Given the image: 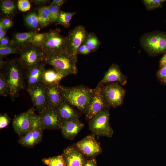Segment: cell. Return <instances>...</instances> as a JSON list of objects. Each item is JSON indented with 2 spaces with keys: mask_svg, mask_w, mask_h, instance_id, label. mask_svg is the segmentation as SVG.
Masks as SVG:
<instances>
[{
  "mask_svg": "<svg viewBox=\"0 0 166 166\" xmlns=\"http://www.w3.org/2000/svg\"><path fill=\"white\" fill-rule=\"evenodd\" d=\"M18 59L6 61L4 67L1 69L9 88V95L14 101L19 95L20 92L25 88L24 70Z\"/></svg>",
  "mask_w": 166,
  "mask_h": 166,
  "instance_id": "6da1fadb",
  "label": "cell"
},
{
  "mask_svg": "<svg viewBox=\"0 0 166 166\" xmlns=\"http://www.w3.org/2000/svg\"><path fill=\"white\" fill-rule=\"evenodd\" d=\"M63 100L85 113L92 99L94 89L83 85L67 87L59 85Z\"/></svg>",
  "mask_w": 166,
  "mask_h": 166,
  "instance_id": "7a4b0ae2",
  "label": "cell"
},
{
  "mask_svg": "<svg viewBox=\"0 0 166 166\" xmlns=\"http://www.w3.org/2000/svg\"><path fill=\"white\" fill-rule=\"evenodd\" d=\"M140 43L150 56L164 54L166 52V32L156 31L145 33L140 38Z\"/></svg>",
  "mask_w": 166,
  "mask_h": 166,
  "instance_id": "3957f363",
  "label": "cell"
},
{
  "mask_svg": "<svg viewBox=\"0 0 166 166\" xmlns=\"http://www.w3.org/2000/svg\"><path fill=\"white\" fill-rule=\"evenodd\" d=\"M77 59L69 55L66 52L45 55L44 61L53 68L67 76L77 73L76 66Z\"/></svg>",
  "mask_w": 166,
  "mask_h": 166,
  "instance_id": "277c9868",
  "label": "cell"
},
{
  "mask_svg": "<svg viewBox=\"0 0 166 166\" xmlns=\"http://www.w3.org/2000/svg\"><path fill=\"white\" fill-rule=\"evenodd\" d=\"M58 28L50 29L45 39L40 47L45 55L65 52L66 47V38L61 35Z\"/></svg>",
  "mask_w": 166,
  "mask_h": 166,
  "instance_id": "5b68a950",
  "label": "cell"
},
{
  "mask_svg": "<svg viewBox=\"0 0 166 166\" xmlns=\"http://www.w3.org/2000/svg\"><path fill=\"white\" fill-rule=\"evenodd\" d=\"M109 110L101 112L89 120V128L93 135L112 137L114 131L109 124Z\"/></svg>",
  "mask_w": 166,
  "mask_h": 166,
  "instance_id": "8992f818",
  "label": "cell"
},
{
  "mask_svg": "<svg viewBox=\"0 0 166 166\" xmlns=\"http://www.w3.org/2000/svg\"><path fill=\"white\" fill-rule=\"evenodd\" d=\"M18 61L25 70L44 61L45 54L40 47L31 43L21 49Z\"/></svg>",
  "mask_w": 166,
  "mask_h": 166,
  "instance_id": "52a82bcc",
  "label": "cell"
},
{
  "mask_svg": "<svg viewBox=\"0 0 166 166\" xmlns=\"http://www.w3.org/2000/svg\"><path fill=\"white\" fill-rule=\"evenodd\" d=\"M88 33L85 28L81 25H78L70 30L66 36V53L77 58L78 49L84 43Z\"/></svg>",
  "mask_w": 166,
  "mask_h": 166,
  "instance_id": "ba28073f",
  "label": "cell"
},
{
  "mask_svg": "<svg viewBox=\"0 0 166 166\" xmlns=\"http://www.w3.org/2000/svg\"><path fill=\"white\" fill-rule=\"evenodd\" d=\"M110 107L101 86L98 85L94 89L92 99L85 113V118L89 121L101 112L109 109Z\"/></svg>",
  "mask_w": 166,
  "mask_h": 166,
  "instance_id": "9c48e42d",
  "label": "cell"
},
{
  "mask_svg": "<svg viewBox=\"0 0 166 166\" xmlns=\"http://www.w3.org/2000/svg\"><path fill=\"white\" fill-rule=\"evenodd\" d=\"M34 113V109L32 108L13 119L12 124L16 133L22 136L29 131L36 129Z\"/></svg>",
  "mask_w": 166,
  "mask_h": 166,
  "instance_id": "30bf717a",
  "label": "cell"
},
{
  "mask_svg": "<svg viewBox=\"0 0 166 166\" xmlns=\"http://www.w3.org/2000/svg\"><path fill=\"white\" fill-rule=\"evenodd\" d=\"M101 86L111 107L115 108L122 104L126 90L122 85L117 82H113Z\"/></svg>",
  "mask_w": 166,
  "mask_h": 166,
  "instance_id": "8fae6325",
  "label": "cell"
},
{
  "mask_svg": "<svg viewBox=\"0 0 166 166\" xmlns=\"http://www.w3.org/2000/svg\"><path fill=\"white\" fill-rule=\"evenodd\" d=\"M93 135H88L73 144L85 156L91 158L102 152L100 145Z\"/></svg>",
  "mask_w": 166,
  "mask_h": 166,
  "instance_id": "7c38bea8",
  "label": "cell"
},
{
  "mask_svg": "<svg viewBox=\"0 0 166 166\" xmlns=\"http://www.w3.org/2000/svg\"><path fill=\"white\" fill-rule=\"evenodd\" d=\"M39 115L43 130L61 129L63 123L54 108L47 105Z\"/></svg>",
  "mask_w": 166,
  "mask_h": 166,
  "instance_id": "4fadbf2b",
  "label": "cell"
},
{
  "mask_svg": "<svg viewBox=\"0 0 166 166\" xmlns=\"http://www.w3.org/2000/svg\"><path fill=\"white\" fill-rule=\"evenodd\" d=\"M34 106L39 114L47 105L46 86L42 82L27 88Z\"/></svg>",
  "mask_w": 166,
  "mask_h": 166,
  "instance_id": "5bb4252c",
  "label": "cell"
},
{
  "mask_svg": "<svg viewBox=\"0 0 166 166\" xmlns=\"http://www.w3.org/2000/svg\"><path fill=\"white\" fill-rule=\"evenodd\" d=\"M65 166H84L87 160L74 145L65 149L61 154Z\"/></svg>",
  "mask_w": 166,
  "mask_h": 166,
  "instance_id": "9a60e30c",
  "label": "cell"
},
{
  "mask_svg": "<svg viewBox=\"0 0 166 166\" xmlns=\"http://www.w3.org/2000/svg\"><path fill=\"white\" fill-rule=\"evenodd\" d=\"M127 77L121 72L119 67L116 64H112L105 74L98 85H103L108 84L117 82L124 85L127 82Z\"/></svg>",
  "mask_w": 166,
  "mask_h": 166,
  "instance_id": "2e32d148",
  "label": "cell"
},
{
  "mask_svg": "<svg viewBox=\"0 0 166 166\" xmlns=\"http://www.w3.org/2000/svg\"><path fill=\"white\" fill-rule=\"evenodd\" d=\"M46 64L44 61H42L26 70L25 77L27 82V88L34 86L42 82Z\"/></svg>",
  "mask_w": 166,
  "mask_h": 166,
  "instance_id": "e0dca14e",
  "label": "cell"
},
{
  "mask_svg": "<svg viewBox=\"0 0 166 166\" xmlns=\"http://www.w3.org/2000/svg\"><path fill=\"white\" fill-rule=\"evenodd\" d=\"M84 126V124L77 119L63 123L61 131L64 138L73 140Z\"/></svg>",
  "mask_w": 166,
  "mask_h": 166,
  "instance_id": "ac0fdd59",
  "label": "cell"
},
{
  "mask_svg": "<svg viewBox=\"0 0 166 166\" xmlns=\"http://www.w3.org/2000/svg\"><path fill=\"white\" fill-rule=\"evenodd\" d=\"M43 131L41 129H37L29 131L22 136L18 142L23 146L33 147L42 141Z\"/></svg>",
  "mask_w": 166,
  "mask_h": 166,
  "instance_id": "d6986e66",
  "label": "cell"
},
{
  "mask_svg": "<svg viewBox=\"0 0 166 166\" xmlns=\"http://www.w3.org/2000/svg\"><path fill=\"white\" fill-rule=\"evenodd\" d=\"M69 105L63 100L55 108L63 123L78 119L77 112Z\"/></svg>",
  "mask_w": 166,
  "mask_h": 166,
  "instance_id": "ffe728a7",
  "label": "cell"
},
{
  "mask_svg": "<svg viewBox=\"0 0 166 166\" xmlns=\"http://www.w3.org/2000/svg\"><path fill=\"white\" fill-rule=\"evenodd\" d=\"M67 75L53 68L45 69L42 79V82L46 86L59 85L61 81Z\"/></svg>",
  "mask_w": 166,
  "mask_h": 166,
  "instance_id": "44dd1931",
  "label": "cell"
},
{
  "mask_svg": "<svg viewBox=\"0 0 166 166\" xmlns=\"http://www.w3.org/2000/svg\"><path fill=\"white\" fill-rule=\"evenodd\" d=\"M37 32L30 31L25 32H18L14 34L10 40V45L21 49L30 45L32 38Z\"/></svg>",
  "mask_w": 166,
  "mask_h": 166,
  "instance_id": "7402d4cb",
  "label": "cell"
},
{
  "mask_svg": "<svg viewBox=\"0 0 166 166\" xmlns=\"http://www.w3.org/2000/svg\"><path fill=\"white\" fill-rule=\"evenodd\" d=\"M59 85L46 87L47 105L54 109L64 100Z\"/></svg>",
  "mask_w": 166,
  "mask_h": 166,
  "instance_id": "603a6c76",
  "label": "cell"
},
{
  "mask_svg": "<svg viewBox=\"0 0 166 166\" xmlns=\"http://www.w3.org/2000/svg\"><path fill=\"white\" fill-rule=\"evenodd\" d=\"M17 2L12 0L0 1V12L2 17L12 19L17 13Z\"/></svg>",
  "mask_w": 166,
  "mask_h": 166,
  "instance_id": "cb8c5ba5",
  "label": "cell"
},
{
  "mask_svg": "<svg viewBox=\"0 0 166 166\" xmlns=\"http://www.w3.org/2000/svg\"><path fill=\"white\" fill-rule=\"evenodd\" d=\"M24 21L26 26L31 31L37 32L41 28L38 12L36 11H32L26 15Z\"/></svg>",
  "mask_w": 166,
  "mask_h": 166,
  "instance_id": "d4e9b609",
  "label": "cell"
},
{
  "mask_svg": "<svg viewBox=\"0 0 166 166\" xmlns=\"http://www.w3.org/2000/svg\"><path fill=\"white\" fill-rule=\"evenodd\" d=\"M41 28L45 27L51 23L50 12L49 6H44L37 9Z\"/></svg>",
  "mask_w": 166,
  "mask_h": 166,
  "instance_id": "484cf974",
  "label": "cell"
},
{
  "mask_svg": "<svg viewBox=\"0 0 166 166\" xmlns=\"http://www.w3.org/2000/svg\"><path fill=\"white\" fill-rule=\"evenodd\" d=\"M84 44L93 52L99 48L101 42L96 34L93 32H91L88 33Z\"/></svg>",
  "mask_w": 166,
  "mask_h": 166,
  "instance_id": "4316f807",
  "label": "cell"
},
{
  "mask_svg": "<svg viewBox=\"0 0 166 166\" xmlns=\"http://www.w3.org/2000/svg\"><path fill=\"white\" fill-rule=\"evenodd\" d=\"M75 12H66L61 11L56 25H61L66 28L70 26V22Z\"/></svg>",
  "mask_w": 166,
  "mask_h": 166,
  "instance_id": "83f0119b",
  "label": "cell"
},
{
  "mask_svg": "<svg viewBox=\"0 0 166 166\" xmlns=\"http://www.w3.org/2000/svg\"><path fill=\"white\" fill-rule=\"evenodd\" d=\"M42 160L43 163L48 166H65L62 155L47 158H44Z\"/></svg>",
  "mask_w": 166,
  "mask_h": 166,
  "instance_id": "f1b7e54d",
  "label": "cell"
},
{
  "mask_svg": "<svg viewBox=\"0 0 166 166\" xmlns=\"http://www.w3.org/2000/svg\"><path fill=\"white\" fill-rule=\"evenodd\" d=\"M21 50V49L12 45L0 46V57L3 58L11 54L20 53Z\"/></svg>",
  "mask_w": 166,
  "mask_h": 166,
  "instance_id": "f546056e",
  "label": "cell"
},
{
  "mask_svg": "<svg viewBox=\"0 0 166 166\" xmlns=\"http://www.w3.org/2000/svg\"><path fill=\"white\" fill-rule=\"evenodd\" d=\"M166 1L165 0H144L142 2L147 10H151L154 9L162 7L163 3Z\"/></svg>",
  "mask_w": 166,
  "mask_h": 166,
  "instance_id": "4dcf8cb0",
  "label": "cell"
},
{
  "mask_svg": "<svg viewBox=\"0 0 166 166\" xmlns=\"http://www.w3.org/2000/svg\"><path fill=\"white\" fill-rule=\"evenodd\" d=\"M47 33H36L33 37L31 43L34 46L40 47L44 43L46 37Z\"/></svg>",
  "mask_w": 166,
  "mask_h": 166,
  "instance_id": "1f68e13d",
  "label": "cell"
},
{
  "mask_svg": "<svg viewBox=\"0 0 166 166\" xmlns=\"http://www.w3.org/2000/svg\"><path fill=\"white\" fill-rule=\"evenodd\" d=\"M50 12L51 23L56 22L58 19L60 12V8L53 5L50 4L49 6Z\"/></svg>",
  "mask_w": 166,
  "mask_h": 166,
  "instance_id": "d6a6232c",
  "label": "cell"
},
{
  "mask_svg": "<svg viewBox=\"0 0 166 166\" xmlns=\"http://www.w3.org/2000/svg\"><path fill=\"white\" fill-rule=\"evenodd\" d=\"M0 95L6 97L9 95V88L2 74L0 73Z\"/></svg>",
  "mask_w": 166,
  "mask_h": 166,
  "instance_id": "836d02e7",
  "label": "cell"
},
{
  "mask_svg": "<svg viewBox=\"0 0 166 166\" xmlns=\"http://www.w3.org/2000/svg\"><path fill=\"white\" fill-rule=\"evenodd\" d=\"M18 9L23 12L28 11L31 7V5L28 0H19L17 2Z\"/></svg>",
  "mask_w": 166,
  "mask_h": 166,
  "instance_id": "e575fe53",
  "label": "cell"
},
{
  "mask_svg": "<svg viewBox=\"0 0 166 166\" xmlns=\"http://www.w3.org/2000/svg\"><path fill=\"white\" fill-rule=\"evenodd\" d=\"M11 119L7 113L0 114V128L2 129L7 126L11 121Z\"/></svg>",
  "mask_w": 166,
  "mask_h": 166,
  "instance_id": "d590c367",
  "label": "cell"
},
{
  "mask_svg": "<svg viewBox=\"0 0 166 166\" xmlns=\"http://www.w3.org/2000/svg\"><path fill=\"white\" fill-rule=\"evenodd\" d=\"M157 76L161 82L166 84V65L158 70L157 73Z\"/></svg>",
  "mask_w": 166,
  "mask_h": 166,
  "instance_id": "8d00e7d4",
  "label": "cell"
},
{
  "mask_svg": "<svg viewBox=\"0 0 166 166\" xmlns=\"http://www.w3.org/2000/svg\"><path fill=\"white\" fill-rule=\"evenodd\" d=\"M0 23L6 29L8 30L14 25V22L12 19L2 17L0 18Z\"/></svg>",
  "mask_w": 166,
  "mask_h": 166,
  "instance_id": "74e56055",
  "label": "cell"
},
{
  "mask_svg": "<svg viewBox=\"0 0 166 166\" xmlns=\"http://www.w3.org/2000/svg\"><path fill=\"white\" fill-rule=\"evenodd\" d=\"M92 52L93 51L90 49L83 43L78 48L77 51V55H88Z\"/></svg>",
  "mask_w": 166,
  "mask_h": 166,
  "instance_id": "f35d334b",
  "label": "cell"
},
{
  "mask_svg": "<svg viewBox=\"0 0 166 166\" xmlns=\"http://www.w3.org/2000/svg\"><path fill=\"white\" fill-rule=\"evenodd\" d=\"M10 45V40L8 36H6L0 40V46H6Z\"/></svg>",
  "mask_w": 166,
  "mask_h": 166,
  "instance_id": "ab89813d",
  "label": "cell"
},
{
  "mask_svg": "<svg viewBox=\"0 0 166 166\" xmlns=\"http://www.w3.org/2000/svg\"><path fill=\"white\" fill-rule=\"evenodd\" d=\"M84 166H97V165L95 159L93 158L87 160Z\"/></svg>",
  "mask_w": 166,
  "mask_h": 166,
  "instance_id": "60d3db41",
  "label": "cell"
},
{
  "mask_svg": "<svg viewBox=\"0 0 166 166\" xmlns=\"http://www.w3.org/2000/svg\"><path fill=\"white\" fill-rule=\"evenodd\" d=\"M7 30L0 23V40L6 36V31Z\"/></svg>",
  "mask_w": 166,
  "mask_h": 166,
  "instance_id": "b9f144b4",
  "label": "cell"
},
{
  "mask_svg": "<svg viewBox=\"0 0 166 166\" xmlns=\"http://www.w3.org/2000/svg\"><path fill=\"white\" fill-rule=\"evenodd\" d=\"M65 1L64 0H53L50 4L53 5L61 8Z\"/></svg>",
  "mask_w": 166,
  "mask_h": 166,
  "instance_id": "7bdbcfd3",
  "label": "cell"
},
{
  "mask_svg": "<svg viewBox=\"0 0 166 166\" xmlns=\"http://www.w3.org/2000/svg\"><path fill=\"white\" fill-rule=\"evenodd\" d=\"M49 1L46 0H33L31 2L36 5H43L47 3Z\"/></svg>",
  "mask_w": 166,
  "mask_h": 166,
  "instance_id": "ee69618b",
  "label": "cell"
},
{
  "mask_svg": "<svg viewBox=\"0 0 166 166\" xmlns=\"http://www.w3.org/2000/svg\"><path fill=\"white\" fill-rule=\"evenodd\" d=\"M166 65V52L160 59L159 61V67L161 68Z\"/></svg>",
  "mask_w": 166,
  "mask_h": 166,
  "instance_id": "f6af8a7d",
  "label": "cell"
},
{
  "mask_svg": "<svg viewBox=\"0 0 166 166\" xmlns=\"http://www.w3.org/2000/svg\"><path fill=\"white\" fill-rule=\"evenodd\" d=\"M3 58L0 57V68L2 69L5 66L6 63V61H4L3 60Z\"/></svg>",
  "mask_w": 166,
  "mask_h": 166,
  "instance_id": "bcb514c9",
  "label": "cell"
},
{
  "mask_svg": "<svg viewBox=\"0 0 166 166\" xmlns=\"http://www.w3.org/2000/svg\"><path fill=\"white\" fill-rule=\"evenodd\" d=\"M165 22H166V20H165Z\"/></svg>",
  "mask_w": 166,
  "mask_h": 166,
  "instance_id": "7dc6e473",
  "label": "cell"
}]
</instances>
